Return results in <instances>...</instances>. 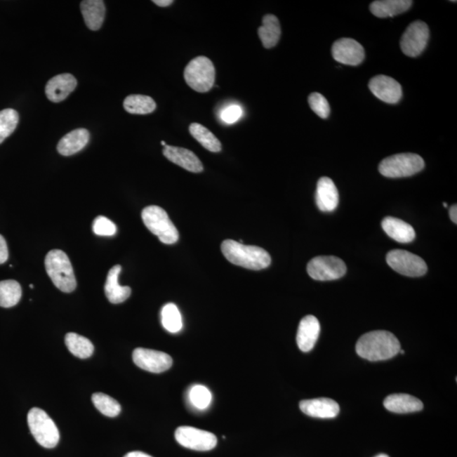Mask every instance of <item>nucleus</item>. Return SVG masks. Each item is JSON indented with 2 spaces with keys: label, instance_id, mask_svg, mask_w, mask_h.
I'll use <instances>...</instances> for the list:
<instances>
[{
  "label": "nucleus",
  "instance_id": "f257e3e1",
  "mask_svg": "<svg viewBox=\"0 0 457 457\" xmlns=\"http://www.w3.org/2000/svg\"><path fill=\"white\" fill-rule=\"evenodd\" d=\"M400 350V341L392 333L386 331L365 333L356 345L358 355L372 362L390 359L397 356Z\"/></svg>",
  "mask_w": 457,
  "mask_h": 457
},
{
  "label": "nucleus",
  "instance_id": "f03ea898",
  "mask_svg": "<svg viewBox=\"0 0 457 457\" xmlns=\"http://www.w3.org/2000/svg\"><path fill=\"white\" fill-rule=\"evenodd\" d=\"M221 251L227 260L234 265L252 270L266 269L271 263V257L265 249L256 246L244 245L233 240L222 242Z\"/></svg>",
  "mask_w": 457,
  "mask_h": 457
},
{
  "label": "nucleus",
  "instance_id": "7ed1b4c3",
  "mask_svg": "<svg viewBox=\"0 0 457 457\" xmlns=\"http://www.w3.org/2000/svg\"><path fill=\"white\" fill-rule=\"evenodd\" d=\"M45 267L49 278L58 289L71 293L77 288V279L71 261L61 250H52L45 258Z\"/></svg>",
  "mask_w": 457,
  "mask_h": 457
},
{
  "label": "nucleus",
  "instance_id": "20e7f679",
  "mask_svg": "<svg viewBox=\"0 0 457 457\" xmlns=\"http://www.w3.org/2000/svg\"><path fill=\"white\" fill-rule=\"evenodd\" d=\"M142 219L146 227L164 244H174L179 240V232L166 210L159 206H148L143 210Z\"/></svg>",
  "mask_w": 457,
  "mask_h": 457
},
{
  "label": "nucleus",
  "instance_id": "39448f33",
  "mask_svg": "<svg viewBox=\"0 0 457 457\" xmlns=\"http://www.w3.org/2000/svg\"><path fill=\"white\" fill-rule=\"evenodd\" d=\"M27 422L32 436L40 446L51 449L59 443V430L46 411L34 407L28 413Z\"/></svg>",
  "mask_w": 457,
  "mask_h": 457
},
{
  "label": "nucleus",
  "instance_id": "423d86ee",
  "mask_svg": "<svg viewBox=\"0 0 457 457\" xmlns=\"http://www.w3.org/2000/svg\"><path fill=\"white\" fill-rule=\"evenodd\" d=\"M184 77L187 85L196 92L207 93L215 85V65L207 57H196L185 69Z\"/></svg>",
  "mask_w": 457,
  "mask_h": 457
},
{
  "label": "nucleus",
  "instance_id": "0eeeda50",
  "mask_svg": "<svg viewBox=\"0 0 457 457\" xmlns=\"http://www.w3.org/2000/svg\"><path fill=\"white\" fill-rule=\"evenodd\" d=\"M422 157L415 154H399L382 160L378 171L388 178H402L417 174L423 170Z\"/></svg>",
  "mask_w": 457,
  "mask_h": 457
},
{
  "label": "nucleus",
  "instance_id": "6e6552de",
  "mask_svg": "<svg viewBox=\"0 0 457 457\" xmlns=\"http://www.w3.org/2000/svg\"><path fill=\"white\" fill-rule=\"evenodd\" d=\"M386 261L397 273L409 277H420L425 274L428 266L418 255L404 250H393L387 254Z\"/></svg>",
  "mask_w": 457,
  "mask_h": 457
},
{
  "label": "nucleus",
  "instance_id": "1a4fd4ad",
  "mask_svg": "<svg viewBox=\"0 0 457 457\" xmlns=\"http://www.w3.org/2000/svg\"><path fill=\"white\" fill-rule=\"evenodd\" d=\"M307 270L310 277L316 281H335L347 273V265L335 256H319L308 263Z\"/></svg>",
  "mask_w": 457,
  "mask_h": 457
},
{
  "label": "nucleus",
  "instance_id": "9d476101",
  "mask_svg": "<svg viewBox=\"0 0 457 457\" xmlns=\"http://www.w3.org/2000/svg\"><path fill=\"white\" fill-rule=\"evenodd\" d=\"M175 437L180 446L197 451L213 450L217 444L215 435L190 426L179 427L175 431Z\"/></svg>",
  "mask_w": 457,
  "mask_h": 457
},
{
  "label": "nucleus",
  "instance_id": "9b49d317",
  "mask_svg": "<svg viewBox=\"0 0 457 457\" xmlns=\"http://www.w3.org/2000/svg\"><path fill=\"white\" fill-rule=\"evenodd\" d=\"M430 29L425 22L417 20L409 25L401 39V48L406 56L418 57L426 48Z\"/></svg>",
  "mask_w": 457,
  "mask_h": 457
},
{
  "label": "nucleus",
  "instance_id": "f8f14e48",
  "mask_svg": "<svg viewBox=\"0 0 457 457\" xmlns=\"http://www.w3.org/2000/svg\"><path fill=\"white\" fill-rule=\"evenodd\" d=\"M133 362L145 371L160 373L170 369L173 360L170 355L155 350L137 348L133 354Z\"/></svg>",
  "mask_w": 457,
  "mask_h": 457
},
{
  "label": "nucleus",
  "instance_id": "ddd939ff",
  "mask_svg": "<svg viewBox=\"0 0 457 457\" xmlns=\"http://www.w3.org/2000/svg\"><path fill=\"white\" fill-rule=\"evenodd\" d=\"M332 55L337 62L356 67L364 60L365 51L356 40L345 38L333 44Z\"/></svg>",
  "mask_w": 457,
  "mask_h": 457
},
{
  "label": "nucleus",
  "instance_id": "4468645a",
  "mask_svg": "<svg viewBox=\"0 0 457 457\" xmlns=\"http://www.w3.org/2000/svg\"><path fill=\"white\" fill-rule=\"evenodd\" d=\"M369 88L374 96L387 104H397L402 97V86L390 77L380 75L373 77Z\"/></svg>",
  "mask_w": 457,
  "mask_h": 457
},
{
  "label": "nucleus",
  "instance_id": "2eb2a0df",
  "mask_svg": "<svg viewBox=\"0 0 457 457\" xmlns=\"http://www.w3.org/2000/svg\"><path fill=\"white\" fill-rule=\"evenodd\" d=\"M163 154L171 162L185 170L192 173H200L204 171L201 160L194 152L187 148L166 145L164 147Z\"/></svg>",
  "mask_w": 457,
  "mask_h": 457
},
{
  "label": "nucleus",
  "instance_id": "dca6fc26",
  "mask_svg": "<svg viewBox=\"0 0 457 457\" xmlns=\"http://www.w3.org/2000/svg\"><path fill=\"white\" fill-rule=\"evenodd\" d=\"M77 86V81L72 74H60L48 81L45 93L48 100L60 102L65 100L76 89Z\"/></svg>",
  "mask_w": 457,
  "mask_h": 457
},
{
  "label": "nucleus",
  "instance_id": "f3484780",
  "mask_svg": "<svg viewBox=\"0 0 457 457\" xmlns=\"http://www.w3.org/2000/svg\"><path fill=\"white\" fill-rule=\"evenodd\" d=\"M303 413L312 418H333L340 413L338 403L329 398H317L300 402Z\"/></svg>",
  "mask_w": 457,
  "mask_h": 457
},
{
  "label": "nucleus",
  "instance_id": "a211bd4d",
  "mask_svg": "<svg viewBox=\"0 0 457 457\" xmlns=\"http://www.w3.org/2000/svg\"><path fill=\"white\" fill-rule=\"evenodd\" d=\"M320 333V324L318 319L312 315H307L300 320L296 343L300 351L310 352L319 339Z\"/></svg>",
  "mask_w": 457,
  "mask_h": 457
},
{
  "label": "nucleus",
  "instance_id": "6ab92c4d",
  "mask_svg": "<svg viewBox=\"0 0 457 457\" xmlns=\"http://www.w3.org/2000/svg\"><path fill=\"white\" fill-rule=\"evenodd\" d=\"M316 204L323 212H332L339 204L338 190L329 177H322L317 184Z\"/></svg>",
  "mask_w": 457,
  "mask_h": 457
},
{
  "label": "nucleus",
  "instance_id": "aec40b11",
  "mask_svg": "<svg viewBox=\"0 0 457 457\" xmlns=\"http://www.w3.org/2000/svg\"><path fill=\"white\" fill-rule=\"evenodd\" d=\"M121 266L115 265L111 267L107 275L105 292L107 298L111 303L119 304L125 302L130 298L131 289L129 286H121L119 284V275L121 274Z\"/></svg>",
  "mask_w": 457,
  "mask_h": 457
},
{
  "label": "nucleus",
  "instance_id": "412c9836",
  "mask_svg": "<svg viewBox=\"0 0 457 457\" xmlns=\"http://www.w3.org/2000/svg\"><path fill=\"white\" fill-rule=\"evenodd\" d=\"M381 225L385 232L395 241L409 243L416 237L413 226L397 218L386 217Z\"/></svg>",
  "mask_w": 457,
  "mask_h": 457
},
{
  "label": "nucleus",
  "instance_id": "4be33fe9",
  "mask_svg": "<svg viewBox=\"0 0 457 457\" xmlns=\"http://www.w3.org/2000/svg\"><path fill=\"white\" fill-rule=\"evenodd\" d=\"M90 138L89 131L84 128L71 131L58 143L57 150L61 155L71 156L81 151L88 145Z\"/></svg>",
  "mask_w": 457,
  "mask_h": 457
},
{
  "label": "nucleus",
  "instance_id": "5701e85b",
  "mask_svg": "<svg viewBox=\"0 0 457 457\" xmlns=\"http://www.w3.org/2000/svg\"><path fill=\"white\" fill-rule=\"evenodd\" d=\"M384 406L387 410L395 413H410L421 411L423 404L413 395L406 394H393L385 398Z\"/></svg>",
  "mask_w": 457,
  "mask_h": 457
},
{
  "label": "nucleus",
  "instance_id": "b1692460",
  "mask_svg": "<svg viewBox=\"0 0 457 457\" xmlns=\"http://www.w3.org/2000/svg\"><path fill=\"white\" fill-rule=\"evenodd\" d=\"M84 22L90 30L98 31L104 23L105 5L102 0H84L81 3Z\"/></svg>",
  "mask_w": 457,
  "mask_h": 457
},
{
  "label": "nucleus",
  "instance_id": "393cba45",
  "mask_svg": "<svg viewBox=\"0 0 457 457\" xmlns=\"http://www.w3.org/2000/svg\"><path fill=\"white\" fill-rule=\"evenodd\" d=\"M411 5V0H378L370 5V11L378 18H393L409 11Z\"/></svg>",
  "mask_w": 457,
  "mask_h": 457
},
{
  "label": "nucleus",
  "instance_id": "a878e982",
  "mask_svg": "<svg viewBox=\"0 0 457 457\" xmlns=\"http://www.w3.org/2000/svg\"><path fill=\"white\" fill-rule=\"evenodd\" d=\"M258 36L263 47L271 48L275 46L281 39L282 28L279 19L274 15L263 16V25L258 28Z\"/></svg>",
  "mask_w": 457,
  "mask_h": 457
},
{
  "label": "nucleus",
  "instance_id": "bb28decb",
  "mask_svg": "<svg viewBox=\"0 0 457 457\" xmlns=\"http://www.w3.org/2000/svg\"><path fill=\"white\" fill-rule=\"evenodd\" d=\"M65 340L69 352L81 359L88 358L93 354V343L84 336L76 333H68Z\"/></svg>",
  "mask_w": 457,
  "mask_h": 457
},
{
  "label": "nucleus",
  "instance_id": "cd10ccee",
  "mask_svg": "<svg viewBox=\"0 0 457 457\" xmlns=\"http://www.w3.org/2000/svg\"><path fill=\"white\" fill-rule=\"evenodd\" d=\"M192 137L206 150L212 152H219L222 150L221 143L211 131L199 123H192L189 126Z\"/></svg>",
  "mask_w": 457,
  "mask_h": 457
},
{
  "label": "nucleus",
  "instance_id": "c85d7f7f",
  "mask_svg": "<svg viewBox=\"0 0 457 457\" xmlns=\"http://www.w3.org/2000/svg\"><path fill=\"white\" fill-rule=\"evenodd\" d=\"M124 109L133 114H147L156 110V102L151 97L133 94L125 98Z\"/></svg>",
  "mask_w": 457,
  "mask_h": 457
},
{
  "label": "nucleus",
  "instance_id": "c756f323",
  "mask_svg": "<svg viewBox=\"0 0 457 457\" xmlns=\"http://www.w3.org/2000/svg\"><path fill=\"white\" fill-rule=\"evenodd\" d=\"M22 286L18 282L3 281L0 282V307H12L18 304L22 298Z\"/></svg>",
  "mask_w": 457,
  "mask_h": 457
},
{
  "label": "nucleus",
  "instance_id": "7c9ffc66",
  "mask_svg": "<svg viewBox=\"0 0 457 457\" xmlns=\"http://www.w3.org/2000/svg\"><path fill=\"white\" fill-rule=\"evenodd\" d=\"M161 323L168 332L175 333L183 327V317L174 303L164 305L161 310Z\"/></svg>",
  "mask_w": 457,
  "mask_h": 457
},
{
  "label": "nucleus",
  "instance_id": "2f4dec72",
  "mask_svg": "<svg viewBox=\"0 0 457 457\" xmlns=\"http://www.w3.org/2000/svg\"><path fill=\"white\" fill-rule=\"evenodd\" d=\"M92 401L96 409L106 417H117L121 413V406L119 403L114 398L109 397L108 395L100 392L93 394Z\"/></svg>",
  "mask_w": 457,
  "mask_h": 457
},
{
  "label": "nucleus",
  "instance_id": "473e14b6",
  "mask_svg": "<svg viewBox=\"0 0 457 457\" xmlns=\"http://www.w3.org/2000/svg\"><path fill=\"white\" fill-rule=\"evenodd\" d=\"M19 122V114L15 110L0 111V144L14 133Z\"/></svg>",
  "mask_w": 457,
  "mask_h": 457
},
{
  "label": "nucleus",
  "instance_id": "72a5a7b5",
  "mask_svg": "<svg viewBox=\"0 0 457 457\" xmlns=\"http://www.w3.org/2000/svg\"><path fill=\"white\" fill-rule=\"evenodd\" d=\"M189 399L192 404L199 410L208 409L212 401V395L207 387L197 385L192 387L189 392Z\"/></svg>",
  "mask_w": 457,
  "mask_h": 457
},
{
  "label": "nucleus",
  "instance_id": "f704fd0d",
  "mask_svg": "<svg viewBox=\"0 0 457 457\" xmlns=\"http://www.w3.org/2000/svg\"><path fill=\"white\" fill-rule=\"evenodd\" d=\"M308 104L310 108L320 118L326 119L331 114V107L329 102L322 94L319 93H312L308 97Z\"/></svg>",
  "mask_w": 457,
  "mask_h": 457
},
{
  "label": "nucleus",
  "instance_id": "c9c22d12",
  "mask_svg": "<svg viewBox=\"0 0 457 457\" xmlns=\"http://www.w3.org/2000/svg\"><path fill=\"white\" fill-rule=\"evenodd\" d=\"M93 232L98 236L111 237L117 232V225L105 216H98L93 221Z\"/></svg>",
  "mask_w": 457,
  "mask_h": 457
},
{
  "label": "nucleus",
  "instance_id": "e433bc0d",
  "mask_svg": "<svg viewBox=\"0 0 457 457\" xmlns=\"http://www.w3.org/2000/svg\"><path fill=\"white\" fill-rule=\"evenodd\" d=\"M243 110L240 105H232L221 110L220 119L225 124L232 125L242 117Z\"/></svg>",
  "mask_w": 457,
  "mask_h": 457
},
{
  "label": "nucleus",
  "instance_id": "4c0bfd02",
  "mask_svg": "<svg viewBox=\"0 0 457 457\" xmlns=\"http://www.w3.org/2000/svg\"><path fill=\"white\" fill-rule=\"evenodd\" d=\"M9 258V251L6 239L0 234V265L5 263Z\"/></svg>",
  "mask_w": 457,
  "mask_h": 457
},
{
  "label": "nucleus",
  "instance_id": "58836bf2",
  "mask_svg": "<svg viewBox=\"0 0 457 457\" xmlns=\"http://www.w3.org/2000/svg\"><path fill=\"white\" fill-rule=\"evenodd\" d=\"M152 2H154L156 6L160 7H167L174 3L172 0H154Z\"/></svg>",
  "mask_w": 457,
  "mask_h": 457
},
{
  "label": "nucleus",
  "instance_id": "ea45409f",
  "mask_svg": "<svg viewBox=\"0 0 457 457\" xmlns=\"http://www.w3.org/2000/svg\"><path fill=\"white\" fill-rule=\"evenodd\" d=\"M450 217L453 223L457 224V206L453 205L450 209Z\"/></svg>",
  "mask_w": 457,
  "mask_h": 457
},
{
  "label": "nucleus",
  "instance_id": "a19ab883",
  "mask_svg": "<svg viewBox=\"0 0 457 457\" xmlns=\"http://www.w3.org/2000/svg\"><path fill=\"white\" fill-rule=\"evenodd\" d=\"M124 457H152L150 455L146 454L141 451H133L129 452L128 454H126Z\"/></svg>",
  "mask_w": 457,
  "mask_h": 457
},
{
  "label": "nucleus",
  "instance_id": "79ce46f5",
  "mask_svg": "<svg viewBox=\"0 0 457 457\" xmlns=\"http://www.w3.org/2000/svg\"><path fill=\"white\" fill-rule=\"evenodd\" d=\"M376 457H390L389 456H387L385 454H380L376 456Z\"/></svg>",
  "mask_w": 457,
  "mask_h": 457
},
{
  "label": "nucleus",
  "instance_id": "37998d69",
  "mask_svg": "<svg viewBox=\"0 0 457 457\" xmlns=\"http://www.w3.org/2000/svg\"><path fill=\"white\" fill-rule=\"evenodd\" d=\"M399 353H401V354H402V355H404V354H405V351H404V350H402V349H401V350H400V352H399Z\"/></svg>",
  "mask_w": 457,
  "mask_h": 457
},
{
  "label": "nucleus",
  "instance_id": "c03bdc74",
  "mask_svg": "<svg viewBox=\"0 0 457 457\" xmlns=\"http://www.w3.org/2000/svg\"><path fill=\"white\" fill-rule=\"evenodd\" d=\"M161 144H162V145H163L164 147L166 145V142H164V141H162V142H161Z\"/></svg>",
  "mask_w": 457,
  "mask_h": 457
},
{
  "label": "nucleus",
  "instance_id": "a18cd8bd",
  "mask_svg": "<svg viewBox=\"0 0 457 457\" xmlns=\"http://www.w3.org/2000/svg\"><path fill=\"white\" fill-rule=\"evenodd\" d=\"M444 207L447 208V206H448V205H447L446 203H444Z\"/></svg>",
  "mask_w": 457,
  "mask_h": 457
}]
</instances>
